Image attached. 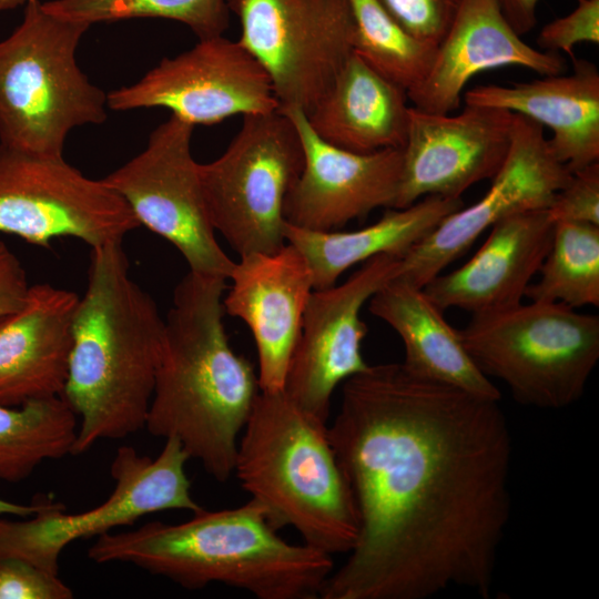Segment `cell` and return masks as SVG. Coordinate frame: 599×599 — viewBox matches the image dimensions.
Segmentation results:
<instances>
[{
	"mask_svg": "<svg viewBox=\"0 0 599 599\" xmlns=\"http://www.w3.org/2000/svg\"><path fill=\"white\" fill-rule=\"evenodd\" d=\"M499 400L369 365L343 383L328 437L358 535L323 599L489 598L510 517L511 436Z\"/></svg>",
	"mask_w": 599,
	"mask_h": 599,
	"instance_id": "1",
	"label": "cell"
},
{
	"mask_svg": "<svg viewBox=\"0 0 599 599\" xmlns=\"http://www.w3.org/2000/svg\"><path fill=\"white\" fill-rule=\"evenodd\" d=\"M223 277L189 273L173 292L144 428L175 438L217 481L234 474L237 444L260 394L252 364L225 333Z\"/></svg>",
	"mask_w": 599,
	"mask_h": 599,
	"instance_id": "2",
	"label": "cell"
},
{
	"mask_svg": "<svg viewBox=\"0 0 599 599\" xmlns=\"http://www.w3.org/2000/svg\"><path fill=\"white\" fill-rule=\"evenodd\" d=\"M163 329L155 301L130 275L122 241L92 247L61 395L79 417L72 455L144 428Z\"/></svg>",
	"mask_w": 599,
	"mask_h": 599,
	"instance_id": "3",
	"label": "cell"
},
{
	"mask_svg": "<svg viewBox=\"0 0 599 599\" xmlns=\"http://www.w3.org/2000/svg\"><path fill=\"white\" fill-rule=\"evenodd\" d=\"M254 500L201 508L180 524L159 520L105 532L88 549L97 564L126 562L183 588L223 583L258 599H314L334 570L332 556L281 538Z\"/></svg>",
	"mask_w": 599,
	"mask_h": 599,
	"instance_id": "4",
	"label": "cell"
},
{
	"mask_svg": "<svg viewBox=\"0 0 599 599\" xmlns=\"http://www.w3.org/2000/svg\"><path fill=\"white\" fill-rule=\"evenodd\" d=\"M234 473L280 530L331 556L357 539L355 500L328 437L327 424L284 390L260 392L237 444Z\"/></svg>",
	"mask_w": 599,
	"mask_h": 599,
	"instance_id": "5",
	"label": "cell"
},
{
	"mask_svg": "<svg viewBox=\"0 0 599 599\" xmlns=\"http://www.w3.org/2000/svg\"><path fill=\"white\" fill-rule=\"evenodd\" d=\"M21 23L0 41V144L62 156L77 126L106 120V93L77 63L89 24L27 2Z\"/></svg>",
	"mask_w": 599,
	"mask_h": 599,
	"instance_id": "6",
	"label": "cell"
},
{
	"mask_svg": "<svg viewBox=\"0 0 599 599\" xmlns=\"http://www.w3.org/2000/svg\"><path fill=\"white\" fill-rule=\"evenodd\" d=\"M458 334L488 378L504 382L518 403L542 409L577 403L599 359V317L562 303L476 314Z\"/></svg>",
	"mask_w": 599,
	"mask_h": 599,
	"instance_id": "7",
	"label": "cell"
},
{
	"mask_svg": "<svg viewBox=\"0 0 599 599\" xmlns=\"http://www.w3.org/2000/svg\"><path fill=\"white\" fill-rule=\"evenodd\" d=\"M303 163L297 130L280 110L244 115L226 150L199 163L211 223L240 256L285 245L284 202Z\"/></svg>",
	"mask_w": 599,
	"mask_h": 599,
	"instance_id": "8",
	"label": "cell"
},
{
	"mask_svg": "<svg viewBox=\"0 0 599 599\" xmlns=\"http://www.w3.org/2000/svg\"><path fill=\"white\" fill-rule=\"evenodd\" d=\"M189 459L175 438L165 439L156 458L121 446L111 464L115 485L102 504L78 514H65L61 504L26 520L0 519V557H17L59 575L61 552L78 539L98 537L158 511L200 510L185 473Z\"/></svg>",
	"mask_w": 599,
	"mask_h": 599,
	"instance_id": "9",
	"label": "cell"
},
{
	"mask_svg": "<svg viewBox=\"0 0 599 599\" xmlns=\"http://www.w3.org/2000/svg\"><path fill=\"white\" fill-rule=\"evenodd\" d=\"M124 199L103 180L64 161L0 144V233L50 247L75 237L92 247L140 227Z\"/></svg>",
	"mask_w": 599,
	"mask_h": 599,
	"instance_id": "10",
	"label": "cell"
},
{
	"mask_svg": "<svg viewBox=\"0 0 599 599\" xmlns=\"http://www.w3.org/2000/svg\"><path fill=\"white\" fill-rule=\"evenodd\" d=\"M237 40L268 74L280 110L307 114L353 53L348 0H226Z\"/></svg>",
	"mask_w": 599,
	"mask_h": 599,
	"instance_id": "11",
	"label": "cell"
},
{
	"mask_svg": "<svg viewBox=\"0 0 599 599\" xmlns=\"http://www.w3.org/2000/svg\"><path fill=\"white\" fill-rule=\"evenodd\" d=\"M193 130L171 114L151 132L142 152L102 180L124 199L140 225L177 248L190 271L229 280L236 262L220 246L207 213L191 151Z\"/></svg>",
	"mask_w": 599,
	"mask_h": 599,
	"instance_id": "12",
	"label": "cell"
},
{
	"mask_svg": "<svg viewBox=\"0 0 599 599\" xmlns=\"http://www.w3.org/2000/svg\"><path fill=\"white\" fill-rule=\"evenodd\" d=\"M106 105L113 111L164 108L192 125L280 110L264 68L238 41L223 35L162 59L138 82L109 92Z\"/></svg>",
	"mask_w": 599,
	"mask_h": 599,
	"instance_id": "13",
	"label": "cell"
},
{
	"mask_svg": "<svg viewBox=\"0 0 599 599\" xmlns=\"http://www.w3.org/2000/svg\"><path fill=\"white\" fill-rule=\"evenodd\" d=\"M571 172L554 155L542 126L516 114L508 154L485 195L444 217L400 260L396 280L423 288L500 220L546 210Z\"/></svg>",
	"mask_w": 599,
	"mask_h": 599,
	"instance_id": "14",
	"label": "cell"
},
{
	"mask_svg": "<svg viewBox=\"0 0 599 599\" xmlns=\"http://www.w3.org/2000/svg\"><path fill=\"white\" fill-rule=\"evenodd\" d=\"M399 265L400 258L379 254L363 262L344 283L313 290L283 390L319 422L327 424L335 388L368 368L362 355L367 326L359 313L397 276Z\"/></svg>",
	"mask_w": 599,
	"mask_h": 599,
	"instance_id": "15",
	"label": "cell"
},
{
	"mask_svg": "<svg viewBox=\"0 0 599 599\" xmlns=\"http://www.w3.org/2000/svg\"><path fill=\"white\" fill-rule=\"evenodd\" d=\"M514 116L476 105L454 115L410 106L394 209L425 196L460 199L471 185L493 179L508 154Z\"/></svg>",
	"mask_w": 599,
	"mask_h": 599,
	"instance_id": "16",
	"label": "cell"
},
{
	"mask_svg": "<svg viewBox=\"0 0 599 599\" xmlns=\"http://www.w3.org/2000/svg\"><path fill=\"white\" fill-rule=\"evenodd\" d=\"M302 141L303 169L284 202L285 222L311 231L339 230L397 199L402 149L370 153L344 150L322 140L296 108L280 110Z\"/></svg>",
	"mask_w": 599,
	"mask_h": 599,
	"instance_id": "17",
	"label": "cell"
},
{
	"mask_svg": "<svg viewBox=\"0 0 599 599\" xmlns=\"http://www.w3.org/2000/svg\"><path fill=\"white\" fill-rule=\"evenodd\" d=\"M229 280L224 311L242 319L253 335L260 389L281 392L314 290L311 268L298 250L285 243L274 253L240 256Z\"/></svg>",
	"mask_w": 599,
	"mask_h": 599,
	"instance_id": "18",
	"label": "cell"
},
{
	"mask_svg": "<svg viewBox=\"0 0 599 599\" xmlns=\"http://www.w3.org/2000/svg\"><path fill=\"white\" fill-rule=\"evenodd\" d=\"M510 65L544 77L560 74L566 67L558 53L527 44L508 23L497 0H461L427 74L407 98L417 109L450 113L459 108L471 78Z\"/></svg>",
	"mask_w": 599,
	"mask_h": 599,
	"instance_id": "19",
	"label": "cell"
},
{
	"mask_svg": "<svg viewBox=\"0 0 599 599\" xmlns=\"http://www.w3.org/2000/svg\"><path fill=\"white\" fill-rule=\"evenodd\" d=\"M490 229L468 262L423 287L440 309L456 307L476 315L521 303L550 248L555 222L547 210H532L505 217Z\"/></svg>",
	"mask_w": 599,
	"mask_h": 599,
	"instance_id": "20",
	"label": "cell"
},
{
	"mask_svg": "<svg viewBox=\"0 0 599 599\" xmlns=\"http://www.w3.org/2000/svg\"><path fill=\"white\" fill-rule=\"evenodd\" d=\"M80 297L48 283L30 285L19 309L0 315V405L61 396Z\"/></svg>",
	"mask_w": 599,
	"mask_h": 599,
	"instance_id": "21",
	"label": "cell"
},
{
	"mask_svg": "<svg viewBox=\"0 0 599 599\" xmlns=\"http://www.w3.org/2000/svg\"><path fill=\"white\" fill-rule=\"evenodd\" d=\"M464 99L466 105L506 110L549 128L550 150L571 173L599 160V73L589 61L573 60L570 74L478 85Z\"/></svg>",
	"mask_w": 599,
	"mask_h": 599,
	"instance_id": "22",
	"label": "cell"
},
{
	"mask_svg": "<svg viewBox=\"0 0 599 599\" xmlns=\"http://www.w3.org/2000/svg\"><path fill=\"white\" fill-rule=\"evenodd\" d=\"M407 100L404 89L353 52L306 118L322 140L344 150L402 149L409 122Z\"/></svg>",
	"mask_w": 599,
	"mask_h": 599,
	"instance_id": "23",
	"label": "cell"
},
{
	"mask_svg": "<svg viewBox=\"0 0 599 599\" xmlns=\"http://www.w3.org/2000/svg\"><path fill=\"white\" fill-rule=\"evenodd\" d=\"M368 309L402 338L412 374L457 387L474 395L500 399L498 388L476 366L465 349L458 329L420 287L392 280L368 301Z\"/></svg>",
	"mask_w": 599,
	"mask_h": 599,
	"instance_id": "24",
	"label": "cell"
},
{
	"mask_svg": "<svg viewBox=\"0 0 599 599\" xmlns=\"http://www.w3.org/2000/svg\"><path fill=\"white\" fill-rule=\"evenodd\" d=\"M463 206L461 199L425 196L407 207L388 209L377 222L359 230L311 231L285 222L283 235L306 260L314 290H323L373 256L402 260L444 217Z\"/></svg>",
	"mask_w": 599,
	"mask_h": 599,
	"instance_id": "25",
	"label": "cell"
},
{
	"mask_svg": "<svg viewBox=\"0 0 599 599\" xmlns=\"http://www.w3.org/2000/svg\"><path fill=\"white\" fill-rule=\"evenodd\" d=\"M78 427L62 396L0 405V480L22 481L43 461L72 455Z\"/></svg>",
	"mask_w": 599,
	"mask_h": 599,
	"instance_id": "26",
	"label": "cell"
},
{
	"mask_svg": "<svg viewBox=\"0 0 599 599\" xmlns=\"http://www.w3.org/2000/svg\"><path fill=\"white\" fill-rule=\"evenodd\" d=\"M525 296L572 308L599 306V225L556 222L550 248Z\"/></svg>",
	"mask_w": 599,
	"mask_h": 599,
	"instance_id": "27",
	"label": "cell"
},
{
	"mask_svg": "<svg viewBox=\"0 0 599 599\" xmlns=\"http://www.w3.org/2000/svg\"><path fill=\"white\" fill-rule=\"evenodd\" d=\"M353 20V52L406 93L427 74L436 44L407 31L378 0H348Z\"/></svg>",
	"mask_w": 599,
	"mask_h": 599,
	"instance_id": "28",
	"label": "cell"
},
{
	"mask_svg": "<svg viewBox=\"0 0 599 599\" xmlns=\"http://www.w3.org/2000/svg\"><path fill=\"white\" fill-rule=\"evenodd\" d=\"M49 12L89 26L133 18H163L187 26L199 40L223 35L226 0H52Z\"/></svg>",
	"mask_w": 599,
	"mask_h": 599,
	"instance_id": "29",
	"label": "cell"
},
{
	"mask_svg": "<svg viewBox=\"0 0 599 599\" xmlns=\"http://www.w3.org/2000/svg\"><path fill=\"white\" fill-rule=\"evenodd\" d=\"M73 591L59 575L17 558L0 557V599H71Z\"/></svg>",
	"mask_w": 599,
	"mask_h": 599,
	"instance_id": "30",
	"label": "cell"
},
{
	"mask_svg": "<svg viewBox=\"0 0 599 599\" xmlns=\"http://www.w3.org/2000/svg\"><path fill=\"white\" fill-rule=\"evenodd\" d=\"M407 31L438 44L448 30L461 0H378Z\"/></svg>",
	"mask_w": 599,
	"mask_h": 599,
	"instance_id": "31",
	"label": "cell"
},
{
	"mask_svg": "<svg viewBox=\"0 0 599 599\" xmlns=\"http://www.w3.org/2000/svg\"><path fill=\"white\" fill-rule=\"evenodd\" d=\"M547 213L556 222H579L599 225V163L595 162L571 173Z\"/></svg>",
	"mask_w": 599,
	"mask_h": 599,
	"instance_id": "32",
	"label": "cell"
},
{
	"mask_svg": "<svg viewBox=\"0 0 599 599\" xmlns=\"http://www.w3.org/2000/svg\"><path fill=\"white\" fill-rule=\"evenodd\" d=\"M599 43V0H578V6L567 16L542 27L537 35L539 50L572 54L578 43Z\"/></svg>",
	"mask_w": 599,
	"mask_h": 599,
	"instance_id": "33",
	"label": "cell"
},
{
	"mask_svg": "<svg viewBox=\"0 0 599 599\" xmlns=\"http://www.w3.org/2000/svg\"><path fill=\"white\" fill-rule=\"evenodd\" d=\"M29 288L27 273L20 260L0 240V315L22 307Z\"/></svg>",
	"mask_w": 599,
	"mask_h": 599,
	"instance_id": "34",
	"label": "cell"
},
{
	"mask_svg": "<svg viewBox=\"0 0 599 599\" xmlns=\"http://www.w3.org/2000/svg\"><path fill=\"white\" fill-rule=\"evenodd\" d=\"M500 10L519 35L527 34L536 24L539 0H497Z\"/></svg>",
	"mask_w": 599,
	"mask_h": 599,
	"instance_id": "35",
	"label": "cell"
},
{
	"mask_svg": "<svg viewBox=\"0 0 599 599\" xmlns=\"http://www.w3.org/2000/svg\"><path fill=\"white\" fill-rule=\"evenodd\" d=\"M59 502L49 500H38L30 505L17 504L0 498V516L16 515L20 517H30L37 512L58 506Z\"/></svg>",
	"mask_w": 599,
	"mask_h": 599,
	"instance_id": "36",
	"label": "cell"
},
{
	"mask_svg": "<svg viewBox=\"0 0 599 599\" xmlns=\"http://www.w3.org/2000/svg\"><path fill=\"white\" fill-rule=\"evenodd\" d=\"M32 0H0V12L14 9Z\"/></svg>",
	"mask_w": 599,
	"mask_h": 599,
	"instance_id": "37",
	"label": "cell"
}]
</instances>
